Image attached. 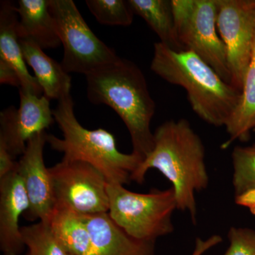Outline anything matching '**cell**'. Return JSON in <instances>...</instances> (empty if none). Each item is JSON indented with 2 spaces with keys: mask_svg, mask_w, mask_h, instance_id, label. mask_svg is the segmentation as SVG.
<instances>
[{
  "mask_svg": "<svg viewBox=\"0 0 255 255\" xmlns=\"http://www.w3.org/2000/svg\"><path fill=\"white\" fill-rule=\"evenodd\" d=\"M55 122L63 137L48 134L47 143L63 154L65 160H79L92 164L100 171L108 182L128 184L130 176L142 162L133 152L123 153L117 147L115 137L104 128L90 130L82 127L74 112L70 95L58 101L53 110Z\"/></svg>",
  "mask_w": 255,
  "mask_h": 255,
  "instance_id": "obj_4",
  "label": "cell"
},
{
  "mask_svg": "<svg viewBox=\"0 0 255 255\" xmlns=\"http://www.w3.org/2000/svg\"><path fill=\"white\" fill-rule=\"evenodd\" d=\"M111 219L129 236L142 241L155 242L174 231L172 216L177 209L172 187L132 192L123 184L108 182Z\"/></svg>",
  "mask_w": 255,
  "mask_h": 255,
  "instance_id": "obj_5",
  "label": "cell"
},
{
  "mask_svg": "<svg viewBox=\"0 0 255 255\" xmlns=\"http://www.w3.org/2000/svg\"><path fill=\"white\" fill-rule=\"evenodd\" d=\"M48 224L64 248L73 255H85L90 246V234L84 215L66 206L55 205Z\"/></svg>",
  "mask_w": 255,
  "mask_h": 255,
  "instance_id": "obj_17",
  "label": "cell"
},
{
  "mask_svg": "<svg viewBox=\"0 0 255 255\" xmlns=\"http://www.w3.org/2000/svg\"><path fill=\"white\" fill-rule=\"evenodd\" d=\"M21 233L28 255H73L55 238L48 223L38 221L23 226Z\"/></svg>",
  "mask_w": 255,
  "mask_h": 255,
  "instance_id": "obj_20",
  "label": "cell"
},
{
  "mask_svg": "<svg viewBox=\"0 0 255 255\" xmlns=\"http://www.w3.org/2000/svg\"><path fill=\"white\" fill-rule=\"evenodd\" d=\"M235 198L236 204L248 208L252 214L255 215V189L245 191Z\"/></svg>",
  "mask_w": 255,
  "mask_h": 255,
  "instance_id": "obj_27",
  "label": "cell"
},
{
  "mask_svg": "<svg viewBox=\"0 0 255 255\" xmlns=\"http://www.w3.org/2000/svg\"><path fill=\"white\" fill-rule=\"evenodd\" d=\"M16 6L10 1L0 2V60L14 69L19 78V89L37 96L43 94L34 76L28 72L18 33Z\"/></svg>",
  "mask_w": 255,
  "mask_h": 255,
  "instance_id": "obj_14",
  "label": "cell"
},
{
  "mask_svg": "<svg viewBox=\"0 0 255 255\" xmlns=\"http://www.w3.org/2000/svg\"><path fill=\"white\" fill-rule=\"evenodd\" d=\"M229 247L223 255H255V231L231 227L228 233Z\"/></svg>",
  "mask_w": 255,
  "mask_h": 255,
  "instance_id": "obj_23",
  "label": "cell"
},
{
  "mask_svg": "<svg viewBox=\"0 0 255 255\" xmlns=\"http://www.w3.org/2000/svg\"><path fill=\"white\" fill-rule=\"evenodd\" d=\"M86 79L89 101L108 106L118 114L130 134L132 152L143 160L154 147L150 126L156 106L141 69L119 58Z\"/></svg>",
  "mask_w": 255,
  "mask_h": 255,
  "instance_id": "obj_2",
  "label": "cell"
},
{
  "mask_svg": "<svg viewBox=\"0 0 255 255\" xmlns=\"http://www.w3.org/2000/svg\"><path fill=\"white\" fill-rule=\"evenodd\" d=\"M25 62L33 70L43 91L50 100L59 101L71 95L72 78L61 63L48 56L33 42L20 39Z\"/></svg>",
  "mask_w": 255,
  "mask_h": 255,
  "instance_id": "obj_16",
  "label": "cell"
},
{
  "mask_svg": "<svg viewBox=\"0 0 255 255\" xmlns=\"http://www.w3.org/2000/svg\"><path fill=\"white\" fill-rule=\"evenodd\" d=\"M134 14L143 18L161 43L182 50L177 41L172 0H128Z\"/></svg>",
  "mask_w": 255,
  "mask_h": 255,
  "instance_id": "obj_19",
  "label": "cell"
},
{
  "mask_svg": "<svg viewBox=\"0 0 255 255\" xmlns=\"http://www.w3.org/2000/svg\"><path fill=\"white\" fill-rule=\"evenodd\" d=\"M49 8L63 46L61 65L67 73L87 76L120 58L96 36L73 0H49Z\"/></svg>",
  "mask_w": 255,
  "mask_h": 255,
  "instance_id": "obj_7",
  "label": "cell"
},
{
  "mask_svg": "<svg viewBox=\"0 0 255 255\" xmlns=\"http://www.w3.org/2000/svg\"><path fill=\"white\" fill-rule=\"evenodd\" d=\"M251 147L252 149H253V150L255 151V144H254V145H251Z\"/></svg>",
  "mask_w": 255,
  "mask_h": 255,
  "instance_id": "obj_28",
  "label": "cell"
},
{
  "mask_svg": "<svg viewBox=\"0 0 255 255\" xmlns=\"http://www.w3.org/2000/svg\"><path fill=\"white\" fill-rule=\"evenodd\" d=\"M28 209L27 194L16 170L0 178V250L3 255L23 253L19 220Z\"/></svg>",
  "mask_w": 255,
  "mask_h": 255,
  "instance_id": "obj_12",
  "label": "cell"
},
{
  "mask_svg": "<svg viewBox=\"0 0 255 255\" xmlns=\"http://www.w3.org/2000/svg\"><path fill=\"white\" fill-rule=\"evenodd\" d=\"M55 205L82 215L108 213V180L99 169L79 160H65L50 167Z\"/></svg>",
  "mask_w": 255,
  "mask_h": 255,
  "instance_id": "obj_8",
  "label": "cell"
},
{
  "mask_svg": "<svg viewBox=\"0 0 255 255\" xmlns=\"http://www.w3.org/2000/svg\"><path fill=\"white\" fill-rule=\"evenodd\" d=\"M84 217L90 234V248L85 255H155V242L129 236L108 213Z\"/></svg>",
  "mask_w": 255,
  "mask_h": 255,
  "instance_id": "obj_13",
  "label": "cell"
},
{
  "mask_svg": "<svg viewBox=\"0 0 255 255\" xmlns=\"http://www.w3.org/2000/svg\"><path fill=\"white\" fill-rule=\"evenodd\" d=\"M223 242V238L219 235H214L206 240L197 238L195 241V248L191 255H203L211 248H214Z\"/></svg>",
  "mask_w": 255,
  "mask_h": 255,
  "instance_id": "obj_26",
  "label": "cell"
},
{
  "mask_svg": "<svg viewBox=\"0 0 255 255\" xmlns=\"http://www.w3.org/2000/svg\"><path fill=\"white\" fill-rule=\"evenodd\" d=\"M18 108L8 107L0 113V144L16 159L26 150L31 137L46 131L55 122L49 99L19 89Z\"/></svg>",
  "mask_w": 255,
  "mask_h": 255,
  "instance_id": "obj_10",
  "label": "cell"
},
{
  "mask_svg": "<svg viewBox=\"0 0 255 255\" xmlns=\"http://www.w3.org/2000/svg\"><path fill=\"white\" fill-rule=\"evenodd\" d=\"M16 10L20 39L33 42L43 50L55 49L61 44L49 0H19Z\"/></svg>",
  "mask_w": 255,
  "mask_h": 255,
  "instance_id": "obj_15",
  "label": "cell"
},
{
  "mask_svg": "<svg viewBox=\"0 0 255 255\" xmlns=\"http://www.w3.org/2000/svg\"><path fill=\"white\" fill-rule=\"evenodd\" d=\"M17 162L6 147L0 144V178L4 177L16 170Z\"/></svg>",
  "mask_w": 255,
  "mask_h": 255,
  "instance_id": "obj_24",
  "label": "cell"
},
{
  "mask_svg": "<svg viewBox=\"0 0 255 255\" xmlns=\"http://www.w3.org/2000/svg\"><path fill=\"white\" fill-rule=\"evenodd\" d=\"M172 5L176 34L182 49L199 55L231 85L227 50L216 22L218 0H172Z\"/></svg>",
  "mask_w": 255,
  "mask_h": 255,
  "instance_id": "obj_6",
  "label": "cell"
},
{
  "mask_svg": "<svg viewBox=\"0 0 255 255\" xmlns=\"http://www.w3.org/2000/svg\"><path fill=\"white\" fill-rule=\"evenodd\" d=\"M150 69L162 80L186 90L191 109L201 120L216 127H226L242 91L225 82L199 55L157 42Z\"/></svg>",
  "mask_w": 255,
  "mask_h": 255,
  "instance_id": "obj_3",
  "label": "cell"
},
{
  "mask_svg": "<svg viewBox=\"0 0 255 255\" xmlns=\"http://www.w3.org/2000/svg\"><path fill=\"white\" fill-rule=\"evenodd\" d=\"M205 147L187 119L164 122L154 132V147L130 176L142 184L151 169H157L172 184L177 209L197 223L196 194L207 189L209 175Z\"/></svg>",
  "mask_w": 255,
  "mask_h": 255,
  "instance_id": "obj_1",
  "label": "cell"
},
{
  "mask_svg": "<svg viewBox=\"0 0 255 255\" xmlns=\"http://www.w3.org/2000/svg\"><path fill=\"white\" fill-rule=\"evenodd\" d=\"M47 136V132L43 131L29 139L16 169L29 201L26 219L46 223L55 206L49 168L46 167L43 155Z\"/></svg>",
  "mask_w": 255,
  "mask_h": 255,
  "instance_id": "obj_11",
  "label": "cell"
},
{
  "mask_svg": "<svg viewBox=\"0 0 255 255\" xmlns=\"http://www.w3.org/2000/svg\"><path fill=\"white\" fill-rule=\"evenodd\" d=\"M233 186L235 196L255 189V151L237 146L232 152Z\"/></svg>",
  "mask_w": 255,
  "mask_h": 255,
  "instance_id": "obj_22",
  "label": "cell"
},
{
  "mask_svg": "<svg viewBox=\"0 0 255 255\" xmlns=\"http://www.w3.org/2000/svg\"><path fill=\"white\" fill-rule=\"evenodd\" d=\"M25 255H28V254Z\"/></svg>",
  "mask_w": 255,
  "mask_h": 255,
  "instance_id": "obj_29",
  "label": "cell"
},
{
  "mask_svg": "<svg viewBox=\"0 0 255 255\" xmlns=\"http://www.w3.org/2000/svg\"><path fill=\"white\" fill-rule=\"evenodd\" d=\"M0 84L11 86H21L19 78L16 71L4 62L0 60Z\"/></svg>",
  "mask_w": 255,
  "mask_h": 255,
  "instance_id": "obj_25",
  "label": "cell"
},
{
  "mask_svg": "<svg viewBox=\"0 0 255 255\" xmlns=\"http://www.w3.org/2000/svg\"><path fill=\"white\" fill-rule=\"evenodd\" d=\"M216 22L227 50L231 85L242 91L255 48V0H218Z\"/></svg>",
  "mask_w": 255,
  "mask_h": 255,
  "instance_id": "obj_9",
  "label": "cell"
},
{
  "mask_svg": "<svg viewBox=\"0 0 255 255\" xmlns=\"http://www.w3.org/2000/svg\"><path fill=\"white\" fill-rule=\"evenodd\" d=\"M85 4L101 24L127 27L133 21L135 14L125 0H86Z\"/></svg>",
  "mask_w": 255,
  "mask_h": 255,
  "instance_id": "obj_21",
  "label": "cell"
},
{
  "mask_svg": "<svg viewBox=\"0 0 255 255\" xmlns=\"http://www.w3.org/2000/svg\"><path fill=\"white\" fill-rule=\"evenodd\" d=\"M225 127L229 138L223 143V148H227L236 140L247 141L251 130L255 128V48L239 102Z\"/></svg>",
  "mask_w": 255,
  "mask_h": 255,
  "instance_id": "obj_18",
  "label": "cell"
}]
</instances>
